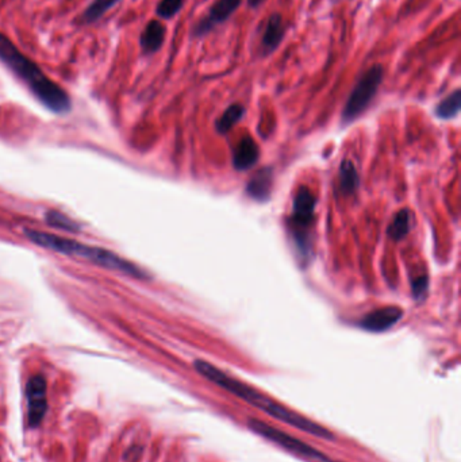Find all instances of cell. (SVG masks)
<instances>
[{
  "label": "cell",
  "instance_id": "cell-5",
  "mask_svg": "<svg viewBox=\"0 0 461 462\" xmlns=\"http://www.w3.org/2000/svg\"><path fill=\"white\" fill-rule=\"evenodd\" d=\"M248 426L251 427L252 431H254L256 434L275 442L279 446H281L283 449L289 450V451L296 454V456H301V457L309 458V460H314V461L330 462L329 458L322 451H319L316 448L304 443V441H301V439H296L295 436L286 434L281 430H277V429L272 427L268 423H264L259 421V419L251 418L248 421Z\"/></svg>",
  "mask_w": 461,
  "mask_h": 462
},
{
  "label": "cell",
  "instance_id": "cell-8",
  "mask_svg": "<svg viewBox=\"0 0 461 462\" xmlns=\"http://www.w3.org/2000/svg\"><path fill=\"white\" fill-rule=\"evenodd\" d=\"M403 311L398 307H384L369 313L361 319L360 326L364 330L372 332H382L393 327L396 322L400 320Z\"/></svg>",
  "mask_w": 461,
  "mask_h": 462
},
{
  "label": "cell",
  "instance_id": "cell-23",
  "mask_svg": "<svg viewBox=\"0 0 461 462\" xmlns=\"http://www.w3.org/2000/svg\"><path fill=\"white\" fill-rule=\"evenodd\" d=\"M330 462H333V461H330Z\"/></svg>",
  "mask_w": 461,
  "mask_h": 462
},
{
  "label": "cell",
  "instance_id": "cell-21",
  "mask_svg": "<svg viewBox=\"0 0 461 462\" xmlns=\"http://www.w3.org/2000/svg\"><path fill=\"white\" fill-rule=\"evenodd\" d=\"M426 290H428V278L422 276V278H418L413 281V292L417 298L423 295Z\"/></svg>",
  "mask_w": 461,
  "mask_h": 462
},
{
  "label": "cell",
  "instance_id": "cell-20",
  "mask_svg": "<svg viewBox=\"0 0 461 462\" xmlns=\"http://www.w3.org/2000/svg\"><path fill=\"white\" fill-rule=\"evenodd\" d=\"M46 222L52 227H57V229H63V230H68V231H75L79 229V226L76 225L73 221H71L69 218H66L64 214L57 211H49L46 214Z\"/></svg>",
  "mask_w": 461,
  "mask_h": 462
},
{
  "label": "cell",
  "instance_id": "cell-1",
  "mask_svg": "<svg viewBox=\"0 0 461 462\" xmlns=\"http://www.w3.org/2000/svg\"><path fill=\"white\" fill-rule=\"evenodd\" d=\"M195 369L198 370L204 379H207L211 383L217 384L218 387H221L224 391L230 392L232 395L242 399L244 401L249 403L253 407H257L259 409L264 411L265 414H268L272 418H276L281 422L287 423L295 429H299L307 434L321 438V439H326V441H333L336 436L334 434L328 430L326 427L318 424V423L313 422L311 419L306 418L301 414L294 412L292 409H287L284 406H281L280 403L274 401L271 397H265L260 391L252 388L251 385L242 383L237 379H233L232 376L226 374L224 372L218 369L217 367L211 365L206 361L198 359L194 364Z\"/></svg>",
  "mask_w": 461,
  "mask_h": 462
},
{
  "label": "cell",
  "instance_id": "cell-18",
  "mask_svg": "<svg viewBox=\"0 0 461 462\" xmlns=\"http://www.w3.org/2000/svg\"><path fill=\"white\" fill-rule=\"evenodd\" d=\"M244 112L245 110L241 105L229 107L222 114V117L217 120V130L222 134L229 132L238 120L244 117Z\"/></svg>",
  "mask_w": 461,
  "mask_h": 462
},
{
  "label": "cell",
  "instance_id": "cell-19",
  "mask_svg": "<svg viewBox=\"0 0 461 462\" xmlns=\"http://www.w3.org/2000/svg\"><path fill=\"white\" fill-rule=\"evenodd\" d=\"M185 6V0H161L158 3L157 13L161 19H172Z\"/></svg>",
  "mask_w": 461,
  "mask_h": 462
},
{
  "label": "cell",
  "instance_id": "cell-17",
  "mask_svg": "<svg viewBox=\"0 0 461 462\" xmlns=\"http://www.w3.org/2000/svg\"><path fill=\"white\" fill-rule=\"evenodd\" d=\"M410 224H411V218H410L409 210H402L398 212L393 221V224L390 225L388 229V234L390 237L395 241H400L408 236L410 230Z\"/></svg>",
  "mask_w": 461,
  "mask_h": 462
},
{
  "label": "cell",
  "instance_id": "cell-3",
  "mask_svg": "<svg viewBox=\"0 0 461 462\" xmlns=\"http://www.w3.org/2000/svg\"><path fill=\"white\" fill-rule=\"evenodd\" d=\"M26 236L33 243L40 245L42 248L58 251V253L68 254V256L80 257V258H84V260H90L93 264L100 265V266L107 268V269L123 272V273H126L129 276L144 278V273L141 272L140 268H137L132 263L120 258L113 251H105L102 248L83 245L80 242L68 239V238L42 233V231H37V230H26Z\"/></svg>",
  "mask_w": 461,
  "mask_h": 462
},
{
  "label": "cell",
  "instance_id": "cell-15",
  "mask_svg": "<svg viewBox=\"0 0 461 462\" xmlns=\"http://www.w3.org/2000/svg\"><path fill=\"white\" fill-rule=\"evenodd\" d=\"M461 93L460 90L447 96L438 106L435 107V115L441 119H450L456 117L460 111Z\"/></svg>",
  "mask_w": 461,
  "mask_h": 462
},
{
  "label": "cell",
  "instance_id": "cell-10",
  "mask_svg": "<svg viewBox=\"0 0 461 462\" xmlns=\"http://www.w3.org/2000/svg\"><path fill=\"white\" fill-rule=\"evenodd\" d=\"M316 210V198L313 192L302 187L294 200V221L299 227H307L313 221Z\"/></svg>",
  "mask_w": 461,
  "mask_h": 462
},
{
  "label": "cell",
  "instance_id": "cell-6",
  "mask_svg": "<svg viewBox=\"0 0 461 462\" xmlns=\"http://www.w3.org/2000/svg\"><path fill=\"white\" fill-rule=\"evenodd\" d=\"M46 380L42 376L31 377L26 384L27 418L31 427H38L48 409Z\"/></svg>",
  "mask_w": 461,
  "mask_h": 462
},
{
  "label": "cell",
  "instance_id": "cell-7",
  "mask_svg": "<svg viewBox=\"0 0 461 462\" xmlns=\"http://www.w3.org/2000/svg\"><path fill=\"white\" fill-rule=\"evenodd\" d=\"M241 3H242V0H217L211 6L209 14L195 25L192 30V36L200 38V37H204L206 34H209L214 27L224 23L233 14L236 13V10L241 6Z\"/></svg>",
  "mask_w": 461,
  "mask_h": 462
},
{
  "label": "cell",
  "instance_id": "cell-22",
  "mask_svg": "<svg viewBox=\"0 0 461 462\" xmlns=\"http://www.w3.org/2000/svg\"><path fill=\"white\" fill-rule=\"evenodd\" d=\"M248 3H249L251 7L256 9V7H259L263 3V0H248Z\"/></svg>",
  "mask_w": 461,
  "mask_h": 462
},
{
  "label": "cell",
  "instance_id": "cell-4",
  "mask_svg": "<svg viewBox=\"0 0 461 462\" xmlns=\"http://www.w3.org/2000/svg\"><path fill=\"white\" fill-rule=\"evenodd\" d=\"M383 76L384 69L382 65L369 68L361 76L343 108V119L345 123L355 120L366 111L382 84Z\"/></svg>",
  "mask_w": 461,
  "mask_h": 462
},
{
  "label": "cell",
  "instance_id": "cell-14",
  "mask_svg": "<svg viewBox=\"0 0 461 462\" xmlns=\"http://www.w3.org/2000/svg\"><path fill=\"white\" fill-rule=\"evenodd\" d=\"M340 185H341V191L346 195L353 194L358 187V174L356 168L349 159H345L341 164Z\"/></svg>",
  "mask_w": 461,
  "mask_h": 462
},
{
  "label": "cell",
  "instance_id": "cell-16",
  "mask_svg": "<svg viewBox=\"0 0 461 462\" xmlns=\"http://www.w3.org/2000/svg\"><path fill=\"white\" fill-rule=\"evenodd\" d=\"M120 0H93L83 14L81 19L84 23H93L99 21L108 10H111Z\"/></svg>",
  "mask_w": 461,
  "mask_h": 462
},
{
  "label": "cell",
  "instance_id": "cell-9",
  "mask_svg": "<svg viewBox=\"0 0 461 462\" xmlns=\"http://www.w3.org/2000/svg\"><path fill=\"white\" fill-rule=\"evenodd\" d=\"M286 34V26L283 22V16L279 13L272 14L264 28L263 37H261V49L263 53H274L279 48L280 42L284 38Z\"/></svg>",
  "mask_w": 461,
  "mask_h": 462
},
{
  "label": "cell",
  "instance_id": "cell-11",
  "mask_svg": "<svg viewBox=\"0 0 461 462\" xmlns=\"http://www.w3.org/2000/svg\"><path fill=\"white\" fill-rule=\"evenodd\" d=\"M165 40V27L160 21H150L146 25L141 38L140 45L145 54H153L158 52Z\"/></svg>",
  "mask_w": 461,
  "mask_h": 462
},
{
  "label": "cell",
  "instance_id": "cell-13",
  "mask_svg": "<svg viewBox=\"0 0 461 462\" xmlns=\"http://www.w3.org/2000/svg\"><path fill=\"white\" fill-rule=\"evenodd\" d=\"M272 187V174L269 169H264L253 176L248 184V194L256 200H265L269 196Z\"/></svg>",
  "mask_w": 461,
  "mask_h": 462
},
{
  "label": "cell",
  "instance_id": "cell-12",
  "mask_svg": "<svg viewBox=\"0 0 461 462\" xmlns=\"http://www.w3.org/2000/svg\"><path fill=\"white\" fill-rule=\"evenodd\" d=\"M259 159V147L251 137H245L234 150L233 164L238 171L253 167Z\"/></svg>",
  "mask_w": 461,
  "mask_h": 462
},
{
  "label": "cell",
  "instance_id": "cell-2",
  "mask_svg": "<svg viewBox=\"0 0 461 462\" xmlns=\"http://www.w3.org/2000/svg\"><path fill=\"white\" fill-rule=\"evenodd\" d=\"M0 61L9 66L19 79L25 81L29 90L36 95L43 106L58 114L71 110V99L68 93L49 79L41 70L40 66L22 53L11 40L3 34H0Z\"/></svg>",
  "mask_w": 461,
  "mask_h": 462
}]
</instances>
